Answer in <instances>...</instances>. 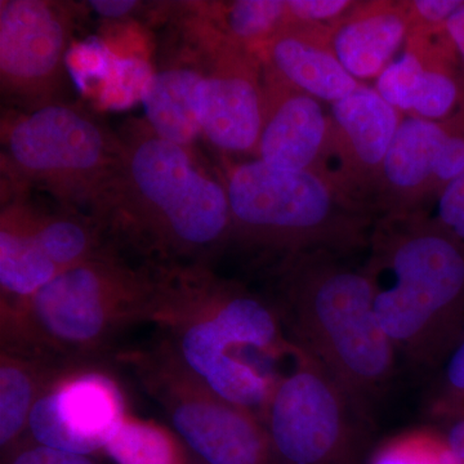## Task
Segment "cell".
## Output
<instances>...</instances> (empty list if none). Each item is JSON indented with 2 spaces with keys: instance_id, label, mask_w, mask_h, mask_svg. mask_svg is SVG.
I'll use <instances>...</instances> for the list:
<instances>
[{
  "instance_id": "obj_4",
  "label": "cell",
  "mask_w": 464,
  "mask_h": 464,
  "mask_svg": "<svg viewBox=\"0 0 464 464\" xmlns=\"http://www.w3.org/2000/svg\"><path fill=\"white\" fill-rule=\"evenodd\" d=\"M313 253L280 262L276 310L286 337L314 357L366 413L389 382L396 350L374 310L365 267Z\"/></svg>"
},
{
  "instance_id": "obj_21",
  "label": "cell",
  "mask_w": 464,
  "mask_h": 464,
  "mask_svg": "<svg viewBox=\"0 0 464 464\" xmlns=\"http://www.w3.org/2000/svg\"><path fill=\"white\" fill-rule=\"evenodd\" d=\"M192 7L226 42L256 52L288 23L286 0L203 2Z\"/></svg>"
},
{
  "instance_id": "obj_6",
  "label": "cell",
  "mask_w": 464,
  "mask_h": 464,
  "mask_svg": "<svg viewBox=\"0 0 464 464\" xmlns=\"http://www.w3.org/2000/svg\"><path fill=\"white\" fill-rule=\"evenodd\" d=\"M225 185L231 210V240L244 249L282 261L368 248L377 219L322 174L280 169L259 159L228 167Z\"/></svg>"
},
{
  "instance_id": "obj_3",
  "label": "cell",
  "mask_w": 464,
  "mask_h": 464,
  "mask_svg": "<svg viewBox=\"0 0 464 464\" xmlns=\"http://www.w3.org/2000/svg\"><path fill=\"white\" fill-rule=\"evenodd\" d=\"M364 266L396 353L420 368L447 359L464 332V246L422 212L375 221Z\"/></svg>"
},
{
  "instance_id": "obj_25",
  "label": "cell",
  "mask_w": 464,
  "mask_h": 464,
  "mask_svg": "<svg viewBox=\"0 0 464 464\" xmlns=\"http://www.w3.org/2000/svg\"><path fill=\"white\" fill-rule=\"evenodd\" d=\"M433 413L447 420L464 413V332L444 360Z\"/></svg>"
},
{
  "instance_id": "obj_28",
  "label": "cell",
  "mask_w": 464,
  "mask_h": 464,
  "mask_svg": "<svg viewBox=\"0 0 464 464\" xmlns=\"http://www.w3.org/2000/svg\"><path fill=\"white\" fill-rule=\"evenodd\" d=\"M464 0H411L405 2L409 33H430L445 29Z\"/></svg>"
},
{
  "instance_id": "obj_19",
  "label": "cell",
  "mask_w": 464,
  "mask_h": 464,
  "mask_svg": "<svg viewBox=\"0 0 464 464\" xmlns=\"http://www.w3.org/2000/svg\"><path fill=\"white\" fill-rule=\"evenodd\" d=\"M12 194L0 213V310L33 297L60 275L34 237L30 203L23 192Z\"/></svg>"
},
{
  "instance_id": "obj_32",
  "label": "cell",
  "mask_w": 464,
  "mask_h": 464,
  "mask_svg": "<svg viewBox=\"0 0 464 464\" xmlns=\"http://www.w3.org/2000/svg\"><path fill=\"white\" fill-rule=\"evenodd\" d=\"M445 29H447L449 39H450L451 44L457 52L464 72V3L462 7L458 9L456 14L448 21ZM462 111H464V109Z\"/></svg>"
},
{
  "instance_id": "obj_26",
  "label": "cell",
  "mask_w": 464,
  "mask_h": 464,
  "mask_svg": "<svg viewBox=\"0 0 464 464\" xmlns=\"http://www.w3.org/2000/svg\"><path fill=\"white\" fill-rule=\"evenodd\" d=\"M418 212L424 213L464 246V173L449 183L429 206Z\"/></svg>"
},
{
  "instance_id": "obj_12",
  "label": "cell",
  "mask_w": 464,
  "mask_h": 464,
  "mask_svg": "<svg viewBox=\"0 0 464 464\" xmlns=\"http://www.w3.org/2000/svg\"><path fill=\"white\" fill-rule=\"evenodd\" d=\"M127 415L123 390L109 372L69 362L34 406L27 433L43 447L91 457L103 453Z\"/></svg>"
},
{
  "instance_id": "obj_2",
  "label": "cell",
  "mask_w": 464,
  "mask_h": 464,
  "mask_svg": "<svg viewBox=\"0 0 464 464\" xmlns=\"http://www.w3.org/2000/svg\"><path fill=\"white\" fill-rule=\"evenodd\" d=\"M151 323L213 392L259 418L295 348L274 306L209 266L161 270Z\"/></svg>"
},
{
  "instance_id": "obj_16",
  "label": "cell",
  "mask_w": 464,
  "mask_h": 464,
  "mask_svg": "<svg viewBox=\"0 0 464 464\" xmlns=\"http://www.w3.org/2000/svg\"><path fill=\"white\" fill-rule=\"evenodd\" d=\"M331 34L323 27L286 24L258 53L268 72L331 105L362 85L342 66Z\"/></svg>"
},
{
  "instance_id": "obj_29",
  "label": "cell",
  "mask_w": 464,
  "mask_h": 464,
  "mask_svg": "<svg viewBox=\"0 0 464 464\" xmlns=\"http://www.w3.org/2000/svg\"><path fill=\"white\" fill-rule=\"evenodd\" d=\"M5 464H96L91 457L57 450L36 442H23L5 456Z\"/></svg>"
},
{
  "instance_id": "obj_18",
  "label": "cell",
  "mask_w": 464,
  "mask_h": 464,
  "mask_svg": "<svg viewBox=\"0 0 464 464\" xmlns=\"http://www.w3.org/2000/svg\"><path fill=\"white\" fill-rule=\"evenodd\" d=\"M183 38L185 43L152 74L142 101L146 121L158 136L192 148L201 134L194 94L206 72V53L185 33Z\"/></svg>"
},
{
  "instance_id": "obj_14",
  "label": "cell",
  "mask_w": 464,
  "mask_h": 464,
  "mask_svg": "<svg viewBox=\"0 0 464 464\" xmlns=\"http://www.w3.org/2000/svg\"><path fill=\"white\" fill-rule=\"evenodd\" d=\"M265 94L264 124L255 159L280 169L317 173L331 130L329 110L324 109L323 101L267 69Z\"/></svg>"
},
{
  "instance_id": "obj_31",
  "label": "cell",
  "mask_w": 464,
  "mask_h": 464,
  "mask_svg": "<svg viewBox=\"0 0 464 464\" xmlns=\"http://www.w3.org/2000/svg\"><path fill=\"white\" fill-rule=\"evenodd\" d=\"M442 433L456 457L457 463L464 464V414L447 418V430Z\"/></svg>"
},
{
  "instance_id": "obj_15",
  "label": "cell",
  "mask_w": 464,
  "mask_h": 464,
  "mask_svg": "<svg viewBox=\"0 0 464 464\" xmlns=\"http://www.w3.org/2000/svg\"><path fill=\"white\" fill-rule=\"evenodd\" d=\"M447 130V121L402 115L382 166L373 203L375 218L409 215L427 207Z\"/></svg>"
},
{
  "instance_id": "obj_10",
  "label": "cell",
  "mask_w": 464,
  "mask_h": 464,
  "mask_svg": "<svg viewBox=\"0 0 464 464\" xmlns=\"http://www.w3.org/2000/svg\"><path fill=\"white\" fill-rule=\"evenodd\" d=\"M74 20V7L70 3L0 2L3 97L26 111L65 101L63 94Z\"/></svg>"
},
{
  "instance_id": "obj_22",
  "label": "cell",
  "mask_w": 464,
  "mask_h": 464,
  "mask_svg": "<svg viewBox=\"0 0 464 464\" xmlns=\"http://www.w3.org/2000/svg\"><path fill=\"white\" fill-rule=\"evenodd\" d=\"M103 453L115 464H190L185 444L163 424L128 414Z\"/></svg>"
},
{
  "instance_id": "obj_30",
  "label": "cell",
  "mask_w": 464,
  "mask_h": 464,
  "mask_svg": "<svg viewBox=\"0 0 464 464\" xmlns=\"http://www.w3.org/2000/svg\"><path fill=\"white\" fill-rule=\"evenodd\" d=\"M87 5L101 17L119 20L139 11L142 3L137 0H91Z\"/></svg>"
},
{
  "instance_id": "obj_5",
  "label": "cell",
  "mask_w": 464,
  "mask_h": 464,
  "mask_svg": "<svg viewBox=\"0 0 464 464\" xmlns=\"http://www.w3.org/2000/svg\"><path fill=\"white\" fill-rule=\"evenodd\" d=\"M159 288V268L134 267L109 246L33 297L2 308V347L57 362H88L130 326L151 323Z\"/></svg>"
},
{
  "instance_id": "obj_7",
  "label": "cell",
  "mask_w": 464,
  "mask_h": 464,
  "mask_svg": "<svg viewBox=\"0 0 464 464\" xmlns=\"http://www.w3.org/2000/svg\"><path fill=\"white\" fill-rule=\"evenodd\" d=\"M2 143L12 191L38 186L63 209L87 208L90 216L123 159L119 133L67 101L3 119Z\"/></svg>"
},
{
  "instance_id": "obj_27",
  "label": "cell",
  "mask_w": 464,
  "mask_h": 464,
  "mask_svg": "<svg viewBox=\"0 0 464 464\" xmlns=\"http://www.w3.org/2000/svg\"><path fill=\"white\" fill-rule=\"evenodd\" d=\"M356 3L353 0H286V24L333 30Z\"/></svg>"
},
{
  "instance_id": "obj_23",
  "label": "cell",
  "mask_w": 464,
  "mask_h": 464,
  "mask_svg": "<svg viewBox=\"0 0 464 464\" xmlns=\"http://www.w3.org/2000/svg\"><path fill=\"white\" fill-rule=\"evenodd\" d=\"M369 464H458L444 433L417 429L399 433L374 451Z\"/></svg>"
},
{
  "instance_id": "obj_24",
  "label": "cell",
  "mask_w": 464,
  "mask_h": 464,
  "mask_svg": "<svg viewBox=\"0 0 464 464\" xmlns=\"http://www.w3.org/2000/svg\"><path fill=\"white\" fill-rule=\"evenodd\" d=\"M151 76L148 65L140 58L111 61L101 101L108 106H121L133 102L139 96L142 99Z\"/></svg>"
},
{
  "instance_id": "obj_8",
  "label": "cell",
  "mask_w": 464,
  "mask_h": 464,
  "mask_svg": "<svg viewBox=\"0 0 464 464\" xmlns=\"http://www.w3.org/2000/svg\"><path fill=\"white\" fill-rule=\"evenodd\" d=\"M118 357L204 464H274L261 418L213 392L183 364L166 338Z\"/></svg>"
},
{
  "instance_id": "obj_9",
  "label": "cell",
  "mask_w": 464,
  "mask_h": 464,
  "mask_svg": "<svg viewBox=\"0 0 464 464\" xmlns=\"http://www.w3.org/2000/svg\"><path fill=\"white\" fill-rule=\"evenodd\" d=\"M365 415L325 368L295 346L262 414L274 464L355 463L357 426Z\"/></svg>"
},
{
  "instance_id": "obj_13",
  "label": "cell",
  "mask_w": 464,
  "mask_h": 464,
  "mask_svg": "<svg viewBox=\"0 0 464 464\" xmlns=\"http://www.w3.org/2000/svg\"><path fill=\"white\" fill-rule=\"evenodd\" d=\"M329 115L331 130L317 173L375 218L382 166L404 114L362 84L331 103Z\"/></svg>"
},
{
  "instance_id": "obj_11",
  "label": "cell",
  "mask_w": 464,
  "mask_h": 464,
  "mask_svg": "<svg viewBox=\"0 0 464 464\" xmlns=\"http://www.w3.org/2000/svg\"><path fill=\"white\" fill-rule=\"evenodd\" d=\"M194 38L206 53V72L194 94L201 134L219 151L256 158L266 102L261 56L209 27L195 29Z\"/></svg>"
},
{
  "instance_id": "obj_17",
  "label": "cell",
  "mask_w": 464,
  "mask_h": 464,
  "mask_svg": "<svg viewBox=\"0 0 464 464\" xmlns=\"http://www.w3.org/2000/svg\"><path fill=\"white\" fill-rule=\"evenodd\" d=\"M409 34L405 2H357L333 27L331 41L342 66L356 81L378 78L404 47Z\"/></svg>"
},
{
  "instance_id": "obj_1",
  "label": "cell",
  "mask_w": 464,
  "mask_h": 464,
  "mask_svg": "<svg viewBox=\"0 0 464 464\" xmlns=\"http://www.w3.org/2000/svg\"><path fill=\"white\" fill-rule=\"evenodd\" d=\"M119 137L121 169L91 217L115 246L134 250L152 267L209 266L231 240L225 179L143 119L128 121Z\"/></svg>"
},
{
  "instance_id": "obj_20",
  "label": "cell",
  "mask_w": 464,
  "mask_h": 464,
  "mask_svg": "<svg viewBox=\"0 0 464 464\" xmlns=\"http://www.w3.org/2000/svg\"><path fill=\"white\" fill-rule=\"evenodd\" d=\"M66 364L69 362L2 347L0 448L5 456L23 444L34 406Z\"/></svg>"
}]
</instances>
